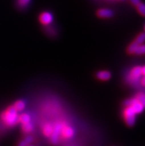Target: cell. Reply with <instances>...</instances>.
I'll return each instance as SVG.
<instances>
[{"label": "cell", "mask_w": 145, "mask_h": 146, "mask_svg": "<svg viewBox=\"0 0 145 146\" xmlns=\"http://www.w3.org/2000/svg\"><path fill=\"white\" fill-rule=\"evenodd\" d=\"M1 117L4 124L8 127H13L19 122L18 111L13 107L8 108L4 113H2Z\"/></svg>", "instance_id": "obj_1"}, {"label": "cell", "mask_w": 145, "mask_h": 146, "mask_svg": "<svg viewBox=\"0 0 145 146\" xmlns=\"http://www.w3.org/2000/svg\"><path fill=\"white\" fill-rule=\"evenodd\" d=\"M144 67L136 66L130 70L127 76V81L131 85H136L140 83L142 78L144 76Z\"/></svg>", "instance_id": "obj_2"}, {"label": "cell", "mask_w": 145, "mask_h": 146, "mask_svg": "<svg viewBox=\"0 0 145 146\" xmlns=\"http://www.w3.org/2000/svg\"><path fill=\"white\" fill-rule=\"evenodd\" d=\"M136 111L130 106H127L124 110V117L125 122L129 126L134 125L136 119Z\"/></svg>", "instance_id": "obj_3"}, {"label": "cell", "mask_w": 145, "mask_h": 146, "mask_svg": "<svg viewBox=\"0 0 145 146\" xmlns=\"http://www.w3.org/2000/svg\"><path fill=\"white\" fill-rule=\"evenodd\" d=\"M124 105L126 107H127V106H130V107H132V108L134 109V111H136V113H137V114L142 113V111H143L144 108V104L138 102V100H136V98L127 100L124 102Z\"/></svg>", "instance_id": "obj_4"}, {"label": "cell", "mask_w": 145, "mask_h": 146, "mask_svg": "<svg viewBox=\"0 0 145 146\" xmlns=\"http://www.w3.org/2000/svg\"><path fill=\"white\" fill-rule=\"evenodd\" d=\"M63 125L62 123H57L53 126V131H52L51 135H50V140L53 144L56 145L58 143L59 139V137L62 134V130Z\"/></svg>", "instance_id": "obj_5"}, {"label": "cell", "mask_w": 145, "mask_h": 146, "mask_svg": "<svg viewBox=\"0 0 145 146\" xmlns=\"http://www.w3.org/2000/svg\"><path fill=\"white\" fill-rule=\"evenodd\" d=\"M128 52L130 54L142 55L144 54V45L143 44H138L136 42L131 43L128 47Z\"/></svg>", "instance_id": "obj_6"}, {"label": "cell", "mask_w": 145, "mask_h": 146, "mask_svg": "<svg viewBox=\"0 0 145 146\" xmlns=\"http://www.w3.org/2000/svg\"><path fill=\"white\" fill-rule=\"evenodd\" d=\"M74 134H75V130L73 127L70 125H63L61 136H63L66 139H71V138L73 137Z\"/></svg>", "instance_id": "obj_7"}, {"label": "cell", "mask_w": 145, "mask_h": 146, "mask_svg": "<svg viewBox=\"0 0 145 146\" xmlns=\"http://www.w3.org/2000/svg\"><path fill=\"white\" fill-rule=\"evenodd\" d=\"M39 20L44 25H49L53 22V16L50 12H43L39 17Z\"/></svg>", "instance_id": "obj_8"}, {"label": "cell", "mask_w": 145, "mask_h": 146, "mask_svg": "<svg viewBox=\"0 0 145 146\" xmlns=\"http://www.w3.org/2000/svg\"><path fill=\"white\" fill-rule=\"evenodd\" d=\"M114 13L112 10L107 9V8H101V9L99 10L97 12V15L101 18L108 19L111 18L113 16Z\"/></svg>", "instance_id": "obj_9"}, {"label": "cell", "mask_w": 145, "mask_h": 146, "mask_svg": "<svg viewBox=\"0 0 145 146\" xmlns=\"http://www.w3.org/2000/svg\"><path fill=\"white\" fill-rule=\"evenodd\" d=\"M98 79L102 81H107V80H110L111 77V74L110 72L107 71V70H101L99 72L97 73L96 74Z\"/></svg>", "instance_id": "obj_10"}, {"label": "cell", "mask_w": 145, "mask_h": 146, "mask_svg": "<svg viewBox=\"0 0 145 146\" xmlns=\"http://www.w3.org/2000/svg\"><path fill=\"white\" fill-rule=\"evenodd\" d=\"M30 122H31V117L28 113H23L20 116H19V122H21L22 124L28 123Z\"/></svg>", "instance_id": "obj_11"}, {"label": "cell", "mask_w": 145, "mask_h": 146, "mask_svg": "<svg viewBox=\"0 0 145 146\" xmlns=\"http://www.w3.org/2000/svg\"><path fill=\"white\" fill-rule=\"evenodd\" d=\"M33 140V138L31 136H28V137H24V139L19 142L18 146H30V145L31 144Z\"/></svg>", "instance_id": "obj_12"}, {"label": "cell", "mask_w": 145, "mask_h": 146, "mask_svg": "<svg viewBox=\"0 0 145 146\" xmlns=\"http://www.w3.org/2000/svg\"><path fill=\"white\" fill-rule=\"evenodd\" d=\"M53 126L50 123H47V124L44 125V127H43V133H44V135L48 137H50L52 131H53Z\"/></svg>", "instance_id": "obj_13"}, {"label": "cell", "mask_w": 145, "mask_h": 146, "mask_svg": "<svg viewBox=\"0 0 145 146\" xmlns=\"http://www.w3.org/2000/svg\"><path fill=\"white\" fill-rule=\"evenodd\" d=\"M25 106L26 104L23 100H19V101L15 102L14 106H13V107L19 112V111H23V110L25 108Z\"/></svg>", "instance_id": "obj_14"}, {"label": "cell", "mask_w": 145, "mask_h": 146, "mask_svg": "<svg viewBox=\"0 0 145 146\" xmlns=\"http://www.w3.org/2000/svg\"><path fill=\"white\" fill-rule=\"evenodd\" d=\"M22 131L25 133H29L33 131V125L31 122H28V123H24L22 124Z\"/></svg>", "instance_id": "obj_15"}, {"label": "cell", "mask_w": 145, "mask_h": 146, "mask_svg": "<svg viewBox=\"0 0 145 146\" xmlns=\"http://www.w3.org/2000/svg\"><path fill=\"white\" fill-rule=\"evenodd\" d=\"M31 0H17V4L18 6L21 8H24L29 5Z\"/></svg>", "instance_id": "obj_16"}, {"label": "cell", "mask_w": 145, "mask_h": 146, "mask_svg": "<svg viewBox=\"0 0 145 146\" xmlns=\"http://www.w3.org/2000/svg\"><path fill=\"white\" fill-rule=\"evenodd\" d=\"M136 6H137V10H138V13H139L140 14H142V16H144V15L145 14L144 5L143 3H142V2H140L138 5H136Z\"/></svg>", "instance_id": "obj_17"}, {"label": "cell", "mask_w": 145, "mask_h": 146, "mask_svg": "<svg viewBox=\"0 0 145 146\" xmlns=\"http://www.w3.org/2000/svg\"><path fill=\"white\" fill-rule=\"evenodd\" d=\"M144 39H145V34L144 33H142L136 37V41H135V42H136V43H138V44H143Z\"/></svg>", "instance_id": "obj_18"}, {"label": "cell", "mask_w": 145, "mask_h": 146, "mask_svg": "<svg viewBox=\"0 0 145 146\" xmlns=\"http://www.w3.org/2000/svg\"><path fill=\"white\" fill-rule=\"evenodd\" d=\"M135 98H136V100H138V102H142V103L144 104L145 96H144V94H143V93H140V94H137V95H136V97H135Z\"/></svg>", "instance_id": "obj_19"}, {"label": "cell", "mask_w": 145, "mask_h": 146, "mask_svg": "<svg viewBox=\"0 0 145 146\" xmlns=\"http://www.w3.org/2000/svg\"><path fill=\"white\" fill-rule=\"evenodd\" d=\"M131 2V3L135 5H138V4L141 2V0H130Z\"/></svg>", "instance_id": "obj_20"}, {"label": "cell", "mask_w": 145, "mask_h": 146, "mask_svg": "<svg viewBox=\"0 0 145 146\" xmlns=\"http://www.w3.org/2000/svg\"></svg>", "instance_id": "obj_21"}]
</instances>
